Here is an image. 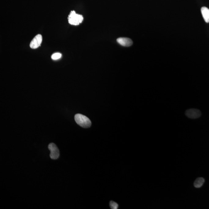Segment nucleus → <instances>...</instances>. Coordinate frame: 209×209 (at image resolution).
<instances>
[{
	"label": "nucleus",
	"instance_id": "1",
	"mask_svg": "<svg viewBox=\"0 0 209 209\" xmlns=\"http://www.w3.org/2000/svg\"><path fill=\"white\" fill-rule=\"evenodd\" d=\"M75 119L77 124L81 127L89 128L91 125V120L86 116L81 114H76L75 116Z\"/></svg>",
	"mask_w": 209,
	"mask_h": 209
},
{
	"label": "nucleus",
	"instance_id": "2",
	"mask_svg": "<svg viewBox=\"0 0 209 209\" xmlns=\"http://www.w3.org/2000/svg\"><path fill=\"white\" fill-rule=\"evenodd\" d=\"M68 19L70 24L78 25L83 21V17L82 15L76 14L75 11H71Z\"/></svg>",
	"mask_w": 209,
	"mask_h": 209
},
{
	"label": "nucleus",
	"instance_id": "3",
	"mask_svg": "<svg viewBox=\"0 0 209 209\" xmlns=\"http://www.w3.org/2000/svg\"><path fill=\"white\" fill-rule=\"evenodd\" d=\"M48 148L50 151V157L53 160L57 159L59 156V151L56 144L51 143L49 145Z\"/></svg>",
	"mask_w": 209,
	"mask_h": 209
},
{
	"label": "nucleus",
	"instance_id": "4",
	"mask_svg": "<svg viewBox=\"0 0 209 209\" xmlns=\"http://www.w3.org/2000/svg\"><path fill=\"white\" fill-rule=\"evenodd\" d=\"M185 114L188 118L194 119L200 117L201 116V113L200 110L197 109L191 108L187 110Z\"/></svg>",
	"mask_w": 209,
	"mask_h": 209
},
{
	"label": "nucleus",
	"instance_id": "5",
	"mask_svg": "<svg viewBox=\"0 0 209 209\" xmlns=\"http://www.w3.org/2000/svg\"><path fill=\"white\" fill-rule=\"evenodd\" d=\"M42 41V37L41 35H37L32 40L30 44V47L32 49H37L40 46Z\"/></svg>",
	"mask_w": 209,
	"mask_h": 209
},
{
	"label": "nucleus",
	"instance_id": "6",
	"mask_svg": "<svg viewBox=\"0 0 209 209\" xmlns=\"http://www.w3.org/2000/svg\"><path fill=\"white\" fill-rule=\"evenodd\" d=\"M117 42L122 46L129 47L133 44V41L131 39L126 37L119 38L117 39Z\"/></svg>",
	"mask_w": 209,
	"mask_h": 209
},
{
	"label": "nucleus",
	"instance_id": "7",
	"mask_svg": "<svg viewBox=\"0 0 209 209\" xmlns=\"http://www.w3.org/2000/svg\"><path fill=\"white\" fill-rule=\"evenodd\" d=\"M202 15L204 21L207 23H209V9L206 7H203L201 9Z\"/></svg>",
	"mask_w": 209,
	"mask_h": 209
},
{
	"label": "nucleus",
	"instance_id": "8",
	"mask_svg": "<svg viewBox=\"0 0 209 209\" xmlns=\"http://www.w3.org/2000/svg\"><path fill=\"white\" fill-rule=\"evenodd\" d=\"M204 182V179L202 178H199L196 179L194 182V186L196 188H201Z\"/></svg>",
	"mask_w": 209,
	"mask_h": 209
},
{
	"label": "nucleus",
	"instance_id": "9",
	"mask_svg": "<svg viewBox=\"0 0 209 209\" xmlns=\"http://www.w3.org/2000/svg\"><path fill=\"white\" fill-rule=\"evenodd\" d=\"M62 54L59 53H53L51 56V58L53 60H56L60 59L61 57Z\"/></svg>",
	"mask_w": 209,
	"mask_h": 209
},
{
	"label": "nucleus",
	"instance_id": "10",
	"mask_svg": "<svg viewBox=\"0 0 209 209\" xmlns=\"http://www.w3.org/2000/svg\"><path fill=\"white\" fill-rule=\"evenodd\" d=\"M110 207L112 209H118V204L114 201H111L110 203Z\"/></svg>",
	"mask_w": 209,
	"mask_h": 209
}]
</instances>
